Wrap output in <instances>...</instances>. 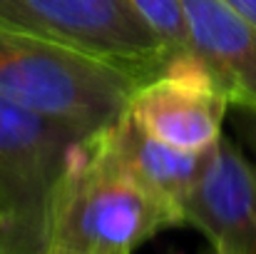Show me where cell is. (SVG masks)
<instances>
[{"label":"cell","instance_id":"cell-1","mask_svg":"<svg viewBox=\"0 0 256 254\" xmlns=\"http://www.w3.org/2000/svg\"><path fill=\"white\" fill-rule=\"evenodd\" d=\"M147 83L140 73L0 25V95L85 135L112 127Z\"/></svg>","mask_w":256,"mask_h":254},{"label":"cell","instance_id":"cell-2","mask_svg":"<svg viewBox=\"0 0 256 254\" xmlns=\"http://www.w3.org/2000/svg\"><path fill=\"white\" fill-rule=\"evenodd\" d=\"M179 224V214L127 172L100 132L60 184L45 239L80 254H132L157 232Z\"/></svg>","mask_w":256,"mask_h":254},{"label":"cell","instance_id":"cell-3","mask_svg":"<svg viewBox=\"0 0 256 254\" xmlns=\"http://www.w3.org/2000/svg\"><path fill=\"white\" fill-rule=\"evenodd\" d=\"M92 137L0 95V247L40 249L55 194Z\"/></svg>","mask_w":256,"mask_h":254},{"label":"cell","instance_id":"cell-4","mask_svg":"<svg viewBox=\"0 0 256 254\" xmlns=\"http://www.w3.org/2000/svg\"><path fill=\"white\" fill-rule=\"evenodd\" d=\"M0 25L130 68L144 80L167 70L164 43L130 0H0Z\"/></svg>","mask_w":256,"mask_h":254},{"label":"cell","instance_id":"cell-5","mask_svg":"<svg viewBox=\"0 0 256 254\" xmlns=\"http://www.w3.org/2000/svg\"><path fill=\"white\" fill-rule=\"evenodd\" d=\"M229 97L206 78L162 73L140 85L130 102L132 117L157 140L189 152H204L224 135Z\"/></svg>","mask_w":256,"mask_h":254},{"label":"cell","instance_id":"cell-6","mask_svg":"<svg viewBox=\"0 0 256 254\" xmlns=\"http://www.w3.org/2000/svg\"><path fill=\"white\" fill-rule=\"evenodd\" d=\"M184 224L196 227L206 239H224L239 252L256 254V162L226 135L212 147L186 202Z\"/></svg>","mask_w":256,"mask_h":254},{"label":"cell","instance_id":"cell-7","mask_svg":"<svg viewBox=\"0 0 256 254\" xmlns=\"http://www.w3.org/2000/svg\"><path fill=\"white\" fill-rule=\"evenodd\" d=\"M192 43L232 107L256 110V25L226 0H182Z\"/></svg>","mask_w":256,"mask_h":254},{"label":"cell","instance_id":"cell-8","mask_svg":"<svg viewBox=\"0 0 256 254\" xmlns=\"http://www.w3.org/2000/svg\"><path fill=\"white\" fill-rule=\"evenodd\" d=\"M102 135L127 172L154 197L170 204L184 224L186 202L206 169L212 147L204 152H189L167 145L150 135L130 110Z\"/></svg>","mask_w":256,"mask_h":254},{"label":"cell","instance_id":"cell-9","mask_svg":"<svg viewBox=\"0 0 256 254\" xmlns=\"http://www.w3.org/2000/svg\"><path fill=\"white\" fill-rule=\"evenodd\" d=\"M130 3L140 10V15L150 23V28L164 43V50H167L164 73L212 80L206 65L194 50L182 0H130Z\"/></svg>","mask_w":256,"mask_h":254},{"label":"cell","instance_id":"cell-10","mask_svg":"<svg viewBox=\"0 0 256 254\" xmlns=\"http://www.w3.org/2000/svg\"><path fill=\"white\" fill-rule=\"evenodd\" d=\"M236 110V117H234V125L239 130V135L244 137L246 147L252 150L256 162V110H249V107H234Z\"/></svg>","mask_w":256,"mask_h":254},{"label":"cell","instance_id":"cell-11","mask_svg":"<svg viewBox=\"0 0 256 254\" xmlns=\"http://www.w3.org/2000/svg\"><path fill=\"white\" fill-rule=\"evenodd\" d=\"M239 15H244L252 25H256V0H226Z\"/></svg>","mask_w":256,"mask_h":254},{"label":"cell","instance_id":"cell-12","mask_svg":"<svg viewBox=\"0 0 256 254\" xmlns=\"http://www.w3.org/2000/svg\"><path fill=\"white\" fill-rule=\"evenodd\" d=\"M35 254H80V252H75L72 247H68V244H62V242L45 239V242L40 244V249H38Z\"/></svg>","mask_w":256,"mask_h":254},{"label":"cell","instance_id":"cell-13","mask_svg":"<svg viewBox=\"0 0 256 254\" xmlns=\"http://www.w3.org/2000/svg\"><path fill=\"white\" fill-rule=\"evenodd\" d=\"M206 242H209V247H206L204 254H244V252H239L234 244L224 242V239H206Z\"/></svg>","mask_w":256,"mask_h":254},{"label":"cell","instance_id":"cell-14","mask_svg":"<svg viewBox=\"0 0 256 254\" xmlns=\"http://www.w3.org/2000/svg\"><path fill=\"white\" fill-rule=\"evenodd\" d=\"M0 254H15V252H10V249H5V247H0Z\"/></svg>","mask_w":256,"mask_h":254}]
</instances>
